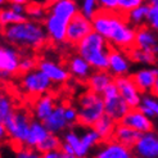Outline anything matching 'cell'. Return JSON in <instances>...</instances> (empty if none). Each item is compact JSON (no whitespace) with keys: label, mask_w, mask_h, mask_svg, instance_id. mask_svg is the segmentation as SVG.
I'll list each match as a JSON object with an SVG mask.
<instances>
[{"label":"cell","mask_w":158,"mask_h":158,"mask_svg":"<svg viewBox=\"0 0 158 158\" xmlns=\"http://www.w3.org/2000/svg\"><path fill=\"white\" fill-rule=\"evenodd\" d=\"M91 22L94 31L106 37L113 48L130 50L135 46L136 27L130 25L123 14L99 10Z\"/></svg>","instance_id":"6da1fadb"},{"label":"cell","mask_w":158,"mask_h":158,"mask_svg":"<svg viewBox=\"0 0 158 158\" xmlns=\"http://www.w3.org/2000/svg\"><path fill=\"white\" fill-rule=\"evenodd\" d=\"M2 36L6 44L14 45L19 49L31 50L41 49L49 40L44 25L34 19H27L3 27Z\"/></svg>","instance_id":"7a4b0ae2"},{"label":"cell","mask_w":158,"mask_h":158,"mask_svg":"<svg viewBox=\"0 0 158 158\" xmlns=\"http://www.w3.org/2000/svg\"><path fill=\"white\" fill-rule=\"evenodd\" d=\"M76 52L90 63L94 71L108 69L110 44L100 34L93 31L76 45Z\"/></svg>","instance_id":"3957f363"},{"label":"cell","mask_w":158,"mask_h":158,"mask_svg":"<svg viewBox=\"0 0 158 158\" xmlns=\"http://www.w3.org/2000/svg\"><path fill=\"white\" fill-rule=\"evenodd\" d=\"M76 108L78 112V125L82 127H94V125L106 114L104 99L102 94L91 90L84 91L77 98Z\"/></svg>","instance_id":"277c9868"},{"label":"cell","mask_w":158,"mask_h":158,"mask_svg":"<svg viewBox=\"0 0 158 158\" xmlns=\"http://www.w3.org/2000/svg\"><path fill=\"white\" fill-rule=\"evenodd\" d=\"M32 120L34 118L31 117L27 109L17 108L10 117H8L4 122H2V125L6 130L8 139L18 148L26 145Z\"/></svg>","instance_id":"5b68a950"},{"label":"cell","mask_w":158,"mask_h":158,"mask_svg":"<svg viewBox=\"0 0 158 158\" xmlns=\"http://www.w3.org/2000/svg\"><path fill=\"white\" fill-rule=\"evenodd\" d=\"M52 85L53 82L50 81V78L39 68L31 71V72L23 73L19 81L22 91L35 99L44 95V94H48L52 89Z\"/></svg>","instance_id":"8992f818"},{"label":"cell","mask_w":158,"mask_h":158,"mask_svg":"<svg viewBox=\"0 0 158 158\" xmlns=\"http://www.w3.org/2000/svg\"><path fill=\"white\" fill-rule=\"evenodd\" d=\"M102 97L104 99L106 114L109 116L110 118H113L116 122H121V120L131 109V107L121 97L120 91L117 89V85L114 82L108 86L107 90L102 94Z\"/></svg>","instance_id":"52a82bcc"},{"label":"cell","mask_w":158,"mask_h":158,"mask_svg":"<svg viewBox=\"0 0 158 158\" xmlns=\"http://www.w3.org/2000/svg\"><path fill=\"white\" fill-rule=\"evenodd\" d=\"M22 55L17 46L3 44L0 46V76L3 80H10L19 73Z\"/></svg>","instance_id":"ba28073f"},{"label":"cell","mask_w":158,"mask_h":158,"mask_svg":"<svg viewBox=\"0 0 158 158\" xmlns=\"http://www.w3.org/2000/svg\"><path fill=\"white\" fill-rule=\"evenodd\" d=\"M94 31L91 19L86 18L84 14L78 13L76 17H73L68 22L67 27V43L71 45H77L84 37Z\"/></svg>","instance_id":"9c48e42d"},{"label":"cell","mask_w":158,"mask_h":158,"mask_svg":"<svg viewBox=\"0 0 158 158\" xmlns=\"http://www.w3.org/2000/svg\"><path fill=\"white\" fill-rule=\"evenodd\" d=\"M114 84L117 85V89L120 91L121 97L126 100V103L131 108H139L144 94L139 90L136 84L134 82L132 77L129 75L114 77Z\"/></svg>","instance_id":"30bf717a"},{"label":"cell","mask_w":158,"mask_h":158,"mask_svg":"<svg viewBox=\"0 0 158 158\" xmlns=\"http://www.w3.org/2000/svg\"><path fill=\"white\" fill-rule=\"evenodd\" d=\"M132 152L140 158H158V132L152 130L141 134L132 147Z\"/></svg>","instance_id":"8fae6325"},{"label":"cell","mask_w":158,"mask_h":158,"mask_svg":"<svg viewBox=\"0 0 158 158\" xmlns=\"http://www.w3.org/2000/svg\"><path fill=\"white\" fill-rule=\"evenodd\" d=\"M37 68L41 69L43 72L50 78V81L55 85H63L66 84L69 77L71 73L68 68L63 67L60 63H58L57 60L50 59V58H41L39 59V64Z\"/></svg>","instance_id":"7c38bea8"},{"label":"cell","mask_w":158,"mask_h":158,"mask_svg":"<svg viewBox=\"0 0 158 158\" xmlns=\"http://www.w3.org/2000/svg\"><path fill=\"white\" fill-rule=\"evenodd\" d=\"M43 25L45 27L46 34H48L49 40H52L54 44H62L67 40L68 22L60 19L52 13H48L46 17L43 19Z\"/></svg>","instance_id":"4fadbf2b"},{"label":"cell","mask_w":158,"mask_h":158,"mask_svg":"<svg viewBox=\"0 0 158 158\" xmlns=\"http://www.w3.org/2000/svg\"><path fill=\"white\" fill-rule=\"evenodd\" d=\"M131 68V59L125 50L118 48H110L108 57V71L113 77L127 76Z\"/></svg>","instance_id":"5bb4252c"},{"label":"cell","mask_w":158,"mask_h":158,"mask_svg":"<svg viewBox=\"0 0 158 158\" xmlns=\"http://www.w3.org/2000/svg\"><path fill=\"white\" fill-rule=\"evenodd\" d=\"M132 156L134 152L131 148L110 139L103 141V144L97 148L93 158H134Z\"/></svg>","instance_id":"9a60e30c"},{"label":"cell","mask_w":158,"mask_h":158,"mask_svg":"<svg viewBox=\"0 0 158 158\" xmlns=\"http://www.w3.org/2000/svg\"><path fill=\"white\" fill-rule=\"evenodd\" d=\"M121 123L136 130L140 134L149 132L154 129L153 120L149 118L145 113L141 112L139 108H131L127 112V114L121 120Z\"/></svg>","instance_id":"2e32d148"},{"label":"cell","mask_w":158,"mask_h":158,"mask_svg":"<svg viewBox=\"0 0 158 158\" xmlns=\"http://www.w3.org/2000/svg\"><path fill=\"white\" fill-rule=\"evenodd\" d=\"M132 80L136 84L139 90L143 94L148 93H153L156 82L158 80V72H157V67H144L135 71L132 75Z\"/></svg>","instance_id":"e0dca14e"},{"label":"cell","mask_w":158,"mask_h":158,"mask_svg":"<svg viewBox=\"0 0 158 158\" xmlns=\"http://www.w3.org/2000/svg\"><path fill=\"white\" fill-rule=\"evenodd\" d=\"M46 129L49 130V132L55 134V135H60V134H64L69 127L71 125L67 121L66 117V104H57L55 109L53 110V113L44 121Z\"/></svg>","instance_id":"ac0fdd59"},{"label":"cell","mask_w":158,"mask_h":158,"mask_svg":"<svg viewBox=\"0 0 158 158\" xmlns=\"http://www.w3.org/2000/svg\"><path fill=\"white\" fill-rule=\"evenodd\" d=\"M67 68L71 73V77L76 78L78 81H88V78L93 73V67L80 54L71 55L67 60Z\"/></svg>","instance_id":"d6986e66"},{"label":"cell","mask_w":158,"mask_h":158,"mask_svg":"<svg viewBox=\"0 0 158 158\" xmlns=\"http://www.w3.org/2000/svg\"><path fill=\"white\" fill-rule=\"evenodd\" d=\"M48 13H52L60 19L69 22L80 13V5L77 4L76 0H57V2L50 3Z\"/></svg>","instance_id":"ffe728a7"},{"label":"cell","mask_w":158,"mask_h":158,"mask_svg":"<svg viewBox=\"0 0 158 158\" xmlns=\"http://www.w3.org/2000/svg\"><path fill=\"white\" fill-rule=\"evenodd\" d=\"M57 99L52 94H44L35 99L32 104V117L39 121H45L57 107Z\"/></svg>","instance_id":"44dd1931"},{"label":"cell","mask_w":158,"mask_h":158,"mask_svg":"<svg viewBox=\"0 0 158 158\" xmlns=\"http://www.w3.org/2000/svg\"><path fill=\"white\" fill-rule=\"evenodd\" d=\"M114 82V77L108 69L103 71H93V73L88 78V88L89 90L97 93V94H103L109 85Z\"/></svg>","instance_id":"7402d4cb"},{"label":"cell","mask_w":158,"mask_h":158,"mask_svg":"<svg viewBox=\"0 0 158 158\" xmlns=\"http://www.w3.org/2000/svg\"><path fill=\"white\" fill-rule=\"evenodd\" d=\"M49 134L50 132L48 129H46L45 123L43 121H39V120H35L34 118L32 122H31V127L28 131V136H27L25 147L36 149L46 138H48Z\"/></svg>","instance_id":"603a6c76"},{"label":"cell","mask_w":158,"mask_h":158,"mask_svg":"<svg viewBox=\"0 0 158 158\" xmlns=\"http://www.w3.org/2000/svg\"><path fill=\"white\" fill-rule=\"evenodd\" d=\"M158 44V35L156 31L149 28L148 26H141L136 28L135 46L145 50H153Z\"/></svg>","instance_id":"cb8c5ba5"},{"label":"cell","mask_w":158,"mask_h":158,"mask_svg":"<svg viewBox=\"0 0 158 158\" xmlns=\"http://www.w3.org/2000/svg\"><path fill=\"white\" fill-rule=\"evenodd\" d=\"M140 135L141 134L138 132L136 130H134V129L129 127V126L118 122L117 126H116V130H114V134H113L112 139L132 149V147L135 145V143L140 138Z\"/></svg>","instance_id":"d4e9b609"},{"label":"cell","mask_w":158,"mask_h":158,"mask_svg":"<svg viewBox=\"0 0 158 158\" xmlns=\"http://www.w3.org/2000/svg\"><path fill=\"white\" fill-rule=\"evenodd\" d=\"M127 54L134 63H139V64H144L147 67L153 66L157 63V55L154 54L153 50H145V49H140L134 46L130 50H127Z\"/></svg>","instance_id":"484cf974"},{"label":"cell","mask_w":158,"mask_h":158,"mask_svg":"<svg viewBox=\"0 0 158 158\" xmlns=\"http://www.w3.org/2000/svg\"><path fill=\"white\" fill-rule=\"evenodd\" d=\"M117 123L118 122H116L113 118H110L109 116L104 114L95 125H94V129H95V131L100 135L102 140L106 141V140H110L113 138Z\"/></svg>","instance_id":"4316f807"},{"label":"cell","mask_w":158,"mask_h":158,"mask_svg":"<svg viewBox=\"0 0 158 158\" xmlns=\"http://www.w3.org/2000/svg\"><path fill=\"white\" fill-rule=\"evenodd\" d=\"M149 9H151V5H149L148 3H144V4L139 5L138 8H135V9H132L131 12H129L125 17H126V19H127V22L130 23V25L139 28V27L144 26L147 23Z\"/></svg>","instance_id":"83f0119b"},{"label":"cell","mask_w":158,"mask_h":158,"mask_svg":"<svg viewBox=\"0 0 158 158\" xmlns=\"http://www.w3.org/2000/svg\"><path fill=\"white\" fill-rule=\"evenodd\" d=\"M139 109L152 120L154 118L158 120V98L156 95H151V94H144Z\"/></svg>","instance_id":"f1b7e54d"},{"label":"cell","mask_w":158,"mask_h":158,"mask_svg":"<svg viewBox=\"0 0 158 158\" xmlns=\"http://www.w3.org/2000/svg\"><path fill=\"white\" fill-rule=\"evenodd\" d=\"M27 19H28V17L26 14H19L17 12H14L10 6L3 8V9L0 10V25H2V28L14 25V23L27 21Z\"/></svg>","instance_id":"f546056e"},{"label":"cell","mask_w":158,"mask_h":158,"mask_svg":"<svg viewBox=\"0 0 158 158\" xmlns=\"http://www.w3.org/2000/svg\"><path fill=\"white\" fill-rule=\"evenodd\" d=\"M62 147V138L55 134H49L43 143L36 148V151L39 153H45V152H53V151H59Z\"/></svg>","instance_id":"4dcf8cb0"},{"label":"cell","mask_w":158,"mask_h":158,"mask_svg":"<svg viewBox=\"0 0 158 158\" xmlns=\"http://www.w3.org/2000/svg\"><path fill=\"white\" fill-rule=\"evenodd\" d=\"M15 109L17 108L14 107L13 99L6 94H3L0 97V123L4 122L8 117H10Z\"/></svg>","instance_id":"1f68e13d"},{"label":"cell","mask_w":158,"mask_h":158,"mask_svg":"<svg viewBox=\"0 0 158 158\" xmlns=\"http://www.w3.org/2000/svg\"><path fill=\"white\" fill-rule=\"evenodd\" d=\"M99 2L98 0H81L80 4V13L84 14L86 18L93 19L99 13Z\"/></svg>","instance_id":"d6a6232c"},{"label":"cell","mask_w":158,"mask_h":158,"mask_svg":"<svg viewBox=\"0 0 158 158\" xmlns=\"http://www.w3.org/2000/svg\"><path fill=\"white\" fill-rule=\"evenodd\" d=\"M27 17L30 19H34V21H41L46 17V14H48V12L45 10V8L41 5V4H39V3H30L27 5Z\"/></svg>","instance_id":"836d02e7"},{"label":"cell","mask_w":158,"mask_h":158,"mask_svg":"<svg viewBox=\"0 0 158 158\" xmlns=\"http://www.w3.org/2000/svg\"><path fill=\"white\" fill-rule=\"evenodd\" d=\"M37 64H39V59L36 57L31 54H26V55H22L21 58V64H19V73H27V72H31L37 68Z\"/></svg>","instance_id":"e575fe53"},{"label":"cell","mask_w":158,"mask_h":158,"mask_svg":"<svg viewBox=\"0 0 158 158\" xmlns=\"http://www.w3.org/2000/svg\"><path fill=\"white\" fill-rule=\"evenodd\" d=\"M145 0H118V12L121 14L126 15L129 12H131L132 9H135L139 5L144 4Z\"/></svg>","instance_id":"d590c367"},{"label":"cell","mask_w":158,"mask_h":158,"mask_svg":"<svg viewBox=\"0 0 158 158\" xmlns=\"http://www.w3.org/2000/svg\"><path fill=\"white\" fill-rule=\"evenodd\" d=\"M14 158H41V154L36 149L28 148V147H21L17 149Z\"/></svg>","instance_id":"8d00e7d4"},{"label":"cell","mask_w":158,"mask_h":158,"mask_svg":"<svg viewBox=\"0 0 158 158\" xmlns=\"http://www.w3.org/2000/svg\"><path fill=\"white\" fill-rule=\"evenodd\" d=\"M145 25L149 28H152L153 31H156V32H158V8L157 6L151 5V9H149Z\"/></svg>","instance_id":"74e56055"},{"label":"cell","mask_w":158,"mask_h":158,"mask_svg":"<svg viewBox=\"0 0 158 158\" xmlns=\"http://www.w3.org/2000/svg\"><path fill=\"white\" fill-rule=\"evenodd\" d=\"M66 117H67V121L72 127L73 125L78 123V112H77V108L71 106V104H66Z\"/></svg>","instance_id":"f35d334b"},{"label":"cell","mask_w":158,"mask_h":158,"mask_svg":"<svg viewBox=\"0 0 158 158\" xmlns=\"http://www.w3.org/2000/svg\"><path fill=\"white\" fill-rule=\"evenodd\" d=\"M100 10L116 12L118 9V0H98Z\"/></svg>","instance_id":"ab89813d"},{"label":"cell","mask_w":158,"mask_h":158,"mask_svg":"<svg viewBox=\"0 0 158 158\" xmlns=\"http://www.w3.org/2000/svg\"><path fill=\"white\" fill-rule=\"evenodd\" d=\"M60 151V149H59ZM59 151H53V152H45V153H40L41 158H58V153Z\"/></svg>","instance_id":"60d3db41"},{"label":"cell","mask_w":158,"mask_h":158,"mask_svg":"<svg viewBox=\"0 0 158 158\" xmlns=\"http://www.w3.org/2000/svg\"><path fill=\"white\" fill-rule=\"evenodd\" d=\"M58 158H77L75 154H71V153H67V152H64V151H59V153H58Z\"/></svg>","instance_id":"b9f144b4"},{"label":"cell","mask_w":158,"mask_h":158,"mask_svg":"<svg viewBox=\"0 0 158 158\" xmlns=\"http://www.w3.org/2000/svg\"><path fill=\"white\" fill-rule=\"evenodd\" d=\"M30 0H8V3L9 4H28Z\"/></svg>","instance_id":"7bdbcfd3"},{"label":"cell","mask_w":158,"mask_h":158,"mask_svg":"<svg viewBox=\"0 0 158 158\" xmlns=\"http://www.w3.org/2000/svg\"><path fill=\"white\" fill-rule=\"evenodd\" d=\"M145 3H148L149 5H153L158 8V0H145Z\"/></svg>","instance_id":"ee69618b"},{"label":"cell","mask_w":158,"mask_h":158,"mask_svg":"<svg viewBox=\"0 0 158 158\" xmlns=\"http://www.w3.org/2000/svg\"><path fill=\"white\" fill-rule=\"evenodd\" d=\"M152 94H154V95L158 98V80H157V82H156V86H154V90H153V93Z\"/></svg>","instance_id":"f6af8a7d"},{"label":"cell","mask_w":158,"mask_h":158,"mask_svg":"<svg viewBox=\"0 0 158 158\" xmlns=\"http://www.w3.org/2000/svg\"><path fill=\"white\" fill-rule=\"evenodd\" d=\"M153 52H154V54H156V55H157V58H158V44H157V45H156V48H154V49H153Z\"/></svg>","instance_id":"bcb514c9"},{"label":"cell","mask_w":158,"mask_h":158,"mask_svg":"<svg viewBox=\"0 0 158 158\" xmlns=\"http://www.w3.org/2000/svg\"><path fill=\"white\" fill-rule=\"evenodd\" d=\"M0 3H2V4H5V3H8V0H0Z\"/></svg>","instance_id":"7dc6e473"},{"label":"cell","mask_w":158,"mask_h":158,"mask_svg":"<svg viewBox=\"0 0 158 158\" xmlns=\"http://www.w3.org/2000/svg\"><path fill=\"white\" fill-rule=\"evenodd\" d=\"M48 3H53V2H57V0H46Z\"/></svg>","instance_id":"c3c4849f"},{"label":"cell","mask_w":158,"mask_h":158,"mask_svg":"<svg viewBox=\"0 0 158 158\" xmlns=\"http://www.w3.org/2000/svg\"><path fill=\"white\" fill-rule=\"evenodd\" d=\"M157 72H158V67H157Z\"/></svg>","instance_id":"681fc988"},{"label":"cell","mask_w":158,"mask_h":158,"mask_svg":"<svg viewBox=\"0 0 158 158\" xmlns=\"http://www.w3.org/2000/svg\"><path fill=\"white\" fill-rule=\"evenodd\" d=\"M135 158H140V157H135Z\"/></svg>","instance_id":"f907efd6"}]
</instances>
